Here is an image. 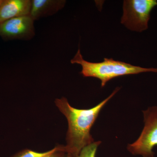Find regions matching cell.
Returning a JSON list of instances; mask_svg holds the SVG:
<instances>
[{"label": "cell", "mask_w": 157, "mask_h": 157, "mask_svg": "<svg viewBox=\"0 0 157 157\" xmlns=\"http://www.w3.org/2000/svg\"><path fill=\"white\" fill-rule=\"evenodd\" d=\"M156 6L157 0L124 1L121 23L131 30L140 33L146 30L151 13Z\"/></svg>", "instance_id": "cell-4"}, {"label": "cell", "mask_w": 157, "mask_h": 157, "mask_svg": "<svg viewBox=\"0 0 157 157\" xmlns=\"http://www.w3.org/2000/svg\"><path fill=\"white\" fill-rule=\"evenodd\" d=\"M64 146L59 145L52 149L51 152L45 157H66Z\"/></svg>", "instance_id": "cell-10"}, {"label": "cell", "mask_w": 157, "mask_h": 157, "mask_svg": "<svg viewBox=\"0 0 157 157\" xmlns=\"http://www.w3.org/2000/svg\"><path fill=\"white\" fill-rule=\"evenodd\" d=\"M70 62L81 66L80 73L84 77H94L100 79L101 87L105 86L107 82L119 76L147 72L157 73V68L141 67L113 59L104 58L101 63L87 61L83 59L79 49Z\"/></svg>", "instance_id": "cell-2"}, {"label": "cell", "mask_w": 157, "mask_h": 157, "mask_svg": "<svg viewBox=\"0 0 157 157\" xmlns=\"http://www.w3.org/2000/svg\"><path fill=\"white\" fill-rule=\"evenodd\" d=\"M101 141H95L86 146L82 150L78 157H96L98 147Z\"/></svg>", "instance_id": "cell-8"}, {"label": "cell", "mask_w": 157, "mask_h": 157, "mask_svg": "<svg viewBox=\"0 0 157 157\" xmlns=\"http://www.w3.org/2000/svg\"><path fill=\"white\" fill-rule=\"evenodd\" d=\"M51 150L45 152H39L29 149H25L10 157H45L51 152Z\"/></svg>", "instance_id": "cell-9"}, {"label": "cell", "mask_w": 157, "mask_h": 157, "mask_svg": "<svg viewBox=\"0 0 157 157\" xmlns=\"http://www.w3.org/2000/svg\"><path fill=\"white\" fill-rule=\"evenodd\" d=\"M31 0H2L0 5V23L15 17L30 15Z\"/></svg>", "instance_id": "cell-6"}, {"label": "cell", "mask_w": 157, "mask_h": 157, "mask_svg": "<svg viewBox=\"0 0 157 157\" xmlns=\"http://www.w3.org/2000/svg\"><path fill=\"white\" fill-rule=\"evenodd\" d=\"M119 89L117 88L108 98L90 109L74 108L65 98L55 100L56 105L68 121L66 157H78L82 149L94 142L90 133L91 129L101 109Z\"/></svg>", "instance_id": "cell-1"}, {"label": "cell", "mask_w": 157, "mask_h": 157, "mask_svg": "<svg viewBox=\"0 0 157 157\" xmlns=\"http://www.w3.org/2000/svg\"><path fill=\"white\" fill-rule=\"evenodd\" d=\"M64 0H32L30 16L34 21L56 14L64 8Z\"/></svg>", "instance_id": "cell-7"}, {"label": "cell", "mask_w": 157, "mask_h": 157, "mask_svg": "<svg viewBox=\"0 0 157 157\" xmlns=\"http://www.w3.org/2000/svg\"><path fill=\"white\" fill-rule=\"evenodd\" d=\"M33 19L30 15L15 17L0 23V36L5 40H29L35 36Z\"/></svg>", "instance_id": "cell-5"}, {"label": "cell", "mask_w": 157, "mask_h": 157, "mask_svg": "<svg viewBox=\"0 0 157 157\" xmlns=\"http://www.w3.org/2000/svg\"><path fill=\"white\" fill-rule=\"evenodd\" d=\"M144 127L136 141L129 144L128 150L134 155L154 157V147L157 146V106L143 111Z\"/></svg>", "instance_id": "cell-3"}, {"label": "cell", "mask_w": 157, "mask_h": 157, "mask_svg": "<svg viewBox=\"0 0 157 157\" xmlns=\"http://www.w3.org/2000/svg\"><path fill=\"white\" fill-rule=\"evenodd\" d=\"M2 0H0V5H1V3L2 2Z\"/></svg>", "instance_id": "cell-11"}]
</instances>
